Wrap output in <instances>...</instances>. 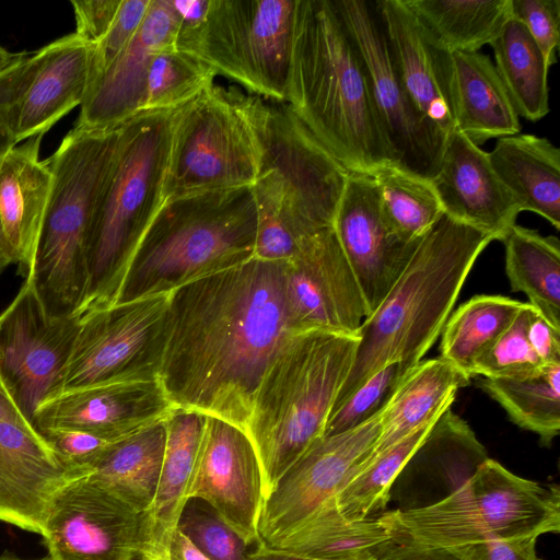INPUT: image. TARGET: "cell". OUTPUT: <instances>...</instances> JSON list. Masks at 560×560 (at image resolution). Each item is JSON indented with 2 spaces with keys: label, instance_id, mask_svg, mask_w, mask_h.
<instances>
[{
  "label": "cell",
  "instance_id": "cell-1",
  "mask_svg": "<svg viewBox=\"0 0 560 560\" xmlns=\"http://www.w3.org/2000/svg\"><path fill=\"white\" fill-rule=\"evenodd\" d=\"M294 332L284 261L254 256L170 293L159 380L174 408L246 431L261 377Z\"/></svg>",
  "mask_w": 560,
  "mask_h": 560
},
{
  "label": "cell",
  "instance_id": "cell-2",
  "mask_svg": "<svg viewBox=\"0 0 560 560\" xmlns=\"http://www.w3.org/2000/svg\"><path fill=\"white\" fill-rule=\"evenodd\" d=\"M285 103L349 173L395 163L334 0H296Z\"/></svg>",
  "mask_w": 560,
  "mask_h": 560
},
{
  "label": "cell",
  "instance_id": "cell-3",
  "mask_svg": "<svg viewBox=\"0 0 560 560\" xmlns=\"http://www.w3.org/2000/svg\"><path fill=\"white\" fill-rule=\"evenodd\" d=\"M492 241L443 214L362 323L354 363L332 409L386 365L400 363L407 373L422 360L441 335L477 258Z\"/></svg>",
  "mask_w": 560,
  "mask_h": 560
},
{
  "label": "cell",
  "instance_id": "cell-4",
  "mask_svg": "<svg viewBox=\"0 0 560 560\" xmlns=\"http://www.w3.org/2000/svg\"><path fill=\"white\" fill-rule=\"evenodd\" d=\"M256 231L253 186L166 200L136 247L113 304L170 293L252 259Z\"/></svg>",
  "mask_w": 560,
  "mask_h": 560
},
{
  "label": "cell",
  "instance_id": "cell-5",
  "mask_svg": "<svg viewBox=\"0 0 560 560\" xmlns=\"http://www.w3.org/2000/svg\"><path fill=\"white\" fill-rule=\"evenodd\" d=\"M358 345L359 337L303 330L291 335L270 361L246 427L260 462L266 498L323 436Z\"/></svg>",
  "mask_w": 560,
  "mask_h": 560
},
{
  "label": "cell",
  "instance_id": "cell-6",
  "mask_svg": "<svg viewBox=\"0 0 560 560\" xmlns=\"http://www.w3.org/2000/svg\"><path fill=\"white\" fill-rule=\"evenodd\" d=\"M177 109L139 112L120 126L88 231L89 282L80 316L114 303L136 247L165 201Z\"/></svg>",
  "mask_w": 560,
  "mask_h": 560
},
{
  "label": "cell",
  "instance_id": "cell-7",
  "mask_svg": "<svg viewBox=\"0 0 560 560\" xmlns=\"http://www.w3.org/2000/svg\"><path fill=\"white\" fill-rule=\"evenodd\" d=\"M390 541L424 548H451L485 540L539 537L559 533L560 492L485 458L444 499L378 517Z\"/></svg>",
  "mask_w": 560,
  "mask_h": 560
},
{
  "label": "cell",
  "instance_id": "cell-8",
  "mask_svg": "<svg viewBox=\"0 0 560 560\" xmlns=\"http://www.w3.org/2000/svg\"><path fill=\"white\" fill-rule=\"evenodd\" d=\"M120 126L106 130L73 127L48 158L52 185L26 278L33 280L52 315H79L83 304L89 282L88 231Z\"/></svg>",
  "mask_w": 560,
  "mask_h": 560
},
{
  "label": "cell",
  "instance_id": "cell-9",
  "mask_svg": "<svg viewBox=\"0 0 560 560\" xmlns=\"http://www.w3.org/2000/svg\"><path fill=\"white\" fill-rule=\"evenodd\" d=\"M242 97L259 147L256 205L272 210L298 242L331 228L350 173L287 103Z\"/></svg>",
  "mask_w": 560,
  "mask_h": 560
},
{
  "label": "cell",
  "instance_id": "cell-10",
  "mask_svg": "<svg viewBox=\"0 0 560 560\" xmlns=\"http://www.w3.org/2000/svg\"><path fill=\"white\" fill-rule=\"evenodd\" d=\"M296 0H207L175 46L248 93L287 102Z\"/></svg>",
  "mask_w": 560,
  "mask_h": 560
},
{
  "label": "cell",
  "instance_id": "cell-11",
  "mask_svg": "<svg viewBox=\"0 0 560 560\" xmlns=\"http://www.w3.org/2000/svg\"><path fill=\"white\" fill-rule=\"evenodd\" d=\"M242 94L238 88L214 82L178 107L165 201L190 192L254 185L259 147Z\"/></svg>",
  "mask_w": 560,
  "mask_h": 560
},
{
  "label": "cell",
  "instance_id": "cell-12",
  "mask_svg": "<svg viewBox=\"0 0 560 560\" xmlns=\"http://www.w3.org/2000/svg\"><path fill=\"white\" fill-rule=\"evenodd\" d=\"M170 293L83 313L50 394L104 382L159 378Z\"/></svg>",
  "mask_w": 560,
  "mask_h": 560
},
{
  "label": "cell",
  "instance_id": "cell-13",
  "mask_svg": "<svg viewBox=\"0 0 560 560\" xmlns=\"http://www.w3.org/2000/svg\"><path fill=\"white\" fill-rule=\"evenodd\" d=\"M334 1L360 56L373 107L395 164L431 180L446 136L425 120L406 94L375 2Z\"/></svg>",
  "mask_w": 560,
  "mask_h": 560
},
{
  "label": "cell",
  "instance_id": "cell-14",
  "mask_svg": "<svg viewBox=\"0 0 560 560\" xmlns=\"http://www.w3.org/2000/svg\"><path fill=\"white\" fill-rule=\"evenodd\" d=\"M79 320V315L49 313L31 278L24 279L0 314V378L32 422L37 406L54 389L68 360Z\"/></svg>",
  "mask_w": 560,
  "mask_h": 560
},
{
  "label": "cell",
  "instance_id": "cell-15",
  "mask_svg": "<svg viewBox=\"0 0 560 560\" xmlns=\"http://www.w3.org/2000/svg\"><path fill=\"white\" fill-rule=\"evenodd\" d=\"M382 411L352 430L318 438L294 462L265 500L261 542L277 544L351 481L374 453Z\"/></svg>",
  "mask_w": 560,
  "mask_h": 560
},
{
  "label": "cell",
  "instance_id": "cell-16",
  "mask_svg": "<svg viewBox=\"0 0 560 560\" xmlns=\"http://www.w3.org/2000/svg\"><path fill=\"white\" fill-rule=\"evenodd\" d=\"M141 521V514L85 475L55 492L42 536L52 560H138Z\"/></svg>",
  "mask_w": 560,
  "mask_h": 560
},
{
  "label": "cell",
  "instance_id": "cell-17",
  "mask_svg": "<svg viewBox=\"0 0 560 560\" xmlns=\"http://www.w3.org/2000/svg\"><path fill=\"white\" fill-rule=\"evenodd\" d=\"M188 499L205 502L246 545L260 542L266 500L260 462L247 432L206 416Z\"/></svg>",
  "mask_w": 560,
  "mask_h": 560
},
{
  "label": "cell",
  "instance_id": "cell-18",
  "mask_svg": "<svg viewBox=\"0 0 560 560\" xmlns=\"http://www.w3.org/2000/svg\"><path fill=\"white\" fill-rule=\"evenodd\" d=\"M284 290L298 331L359 337L368 311L332 226L299 241L294 256L284 261Z\"/></svg>",
  "mask_w": 560,
  "mask_h": 560
},
{
  "label": "cell",
  "instance_id": "cell-19",
  "mask_svg": "<svg viewBox=\"0 0 560 560\" xmlns=\"http://www.w3.org/2000/svg\"><path fill=\"white\" fill-rule=\"evenodd\" d=\"M95 44L74 32L31 54L7 110L13 145L45 135L60 118L82 105L93 81Z\"/></svg>",
  "mask_w": 560,
  "mask_h": 560
},
{
  "label": "cell",
  "instance_id": "cell-20",
  "mask_svg": "<svg viewBox=\"0 0 560 560\" xmlns=\"http://www.w3.org/2000/svg\"><path fill=\"white\" fill-rule=\"evenodd\" d=\"M173 409L159 378L104 382L46 396L33 423L38 431L72 428L118 442L164 421Z\"/></svg>",
  "mask_w": 560,
  "mask_h": 560
},
{
  "label": "cell",
  "instance_id": "cell-21",
  "mask_svg": "<svg viewBox=\"0 0 560 560\" xmlns=\"http://www.w3.org/2000/svg\"><path fill=\"white\" fill-rule=\"evenodd\" d=\"M332 228L369 316L397 281L420 240L406 243L394 235L383 218L373 177L353 173L346 182Z\"/></svg>",
  "mask_w": 560,
  "mask_h": 560
},
{
  "label": "cell",
  "instance_id": "cell-22",
  "mask_svg": "<svg viewBox=\"0 0 560 560\" xmlns=\"http://www.w3.org/2000/svg\"><path fill=\"white\" fill-rule=\"evenodd\" d=\"M182 15L171 0H152L127 46L95 78L73 127L113 129L140 112L150 63L160 50L175 46Z\"/></svg>",
  "mask_w": 560,
  "mask_h": 560
},
{
  "label": "cell",
  "instance_id": "cell-23",
  "mask_svg": "<svg viewBox=\"0 0 560 560\" xmlns=\"http://www.w3.org/2000/svg\"><path fill=\"white\" fill-rule=\"evenodd\" d=\"M445 215L502 241L521 210L489 161L488 152L455 128L446 135L430 180Z\"/></svg>",
  "mask_w": 560,
  "mask_h": 560
},
{
  "label": "cell",
  "instance_id": "cell-24",
  "mask_svg": "<svg viewBox=\"0 0 560 560\" xmlns=\"http://www.w3.org/2000/svg\"><path fill=\"white\" fill-rule=\"evenodd\" d=\"M389 55L416 109L445 136L454 129L451 54L431 38L404 0H375Z\"/></svg>",
  "mask_w": 560,
  "mask_h": 560
},
{
  "label": "cell",
  "instance_id": "cell-25",
  "mask_svg": "<svg viewBox=\"0 0 560 560\" xmlns=\"http://www.w3.org/2000/svg\"><path fill=\"white\" fill-rule=\"evenodd\" d=\"M43 137L19 143L0 161V275L18 266L25 279L33 268L54 178L48 158L39 159Z\"/></svg>",
  "mask_w": 560,
  "mask_h": 560
},
{
  "label": "cell",
  "instance_id": "cell-26",
  "mask_svg": "<svg viewBox=\"0 0 560 560\" xmlns=\"http://www.w3.org/2000/svg\"><path fill=\"white\" fill-rule=\"evenodd\" d=\"M206 415L174 408L165 419L166 444L151 506L142 514L138 560H171L170 548L188 502L190 478Z\"/></svg>",
  "mask_w": 560,
  "mask_h": 560
},
{
  "label": "cell",
  "instance_id": "cell-27",
  "mask_svg": "<svg viewBox=\"0 0 560 560\" xmlns=\"http://www.w3.org/2000/svg\"><path fill=\"white\" fill-rule=\"evenodd\" d=\"M454 128L480 147L520 133V117L494 63L481 52L451 54Z\"/></svg>",
  "mask_w": 560,
  "mask_h": 560
},
{
  "label": "cell",
  "instance_id": "cell-28",
  "mask_svg": "<svg viewBox=\"0 0 560 560\" xmlns=\"http://www.w3.org/2000/svg\"><path fill=\"white\" fill-rule=\"evenodd\" d=\"M489 161L516 201L560 229V150L548 138L516 133L499 138Z\"/></svg>",
  "mask_w": 560,
  "mask_h": 560
},
{
  "label": "cell",
  "instance_id": "cell-29",
  "mask_svg": "<svg viewBox=\"0 0 560 560\" xmlns=\"http://www.w3.org/2000/svg\"><path fill=\"white\" fill-rule=\"evenodd\" d=\"M469 381L441 357L417 363L400 380L382 411L373 455L439 419L452 406L457 390Z\"/></svg>",
  "mask_w": 560,
  "mask_h": 560
},
{
  "label": "cell",
  "instance_id": "cell-30",
  "mask_svg": "<svg viewBox=\"0 0 560 560\" xmlns=\"http://www.w3.org/2000/svg\"><path fill=\"white\" fill-rule=\"evenodd\" d=\"M388 542L380 518L349 521L331 498L270 548L312 560H377Z\"/></svg>",
  "mask_w": 560,
  "mask_h": 560
},
{
  "label": "cell",
  "instance_id": "cell-31",
  "mask_svg": "<svg viewBox=\"0 0 560 560\" xmlns=\"http://www.w3.org/2000/svg\"><path fill=\"white\" fill-rule=\"evenodd\" d=\"M165 444L164 420L114 443L89 476L142 515L155 494Z\"/></svg>",
  "mask_w": 560,
  "mask_h": 560
},
{
  "label": "cell",
  "instance_id": "cell-32",
  "mask_svg": "<svg viewBox=\"0 0 560 560\" xmlns=\"http://www.w3.org/2000/svg\"><path fill=\"white\" fill-rule=\"evenodd\" d=\"M443 50L478 52L512 18L511 0H404Z\"/></svg>",
  "mask_w": 560,
  "mask_h": 560
},
{
  "label": "cell",
  "instance_id": "cell-33",
  "mask_svg": "<svg viewBox=\"0 0 560 560\" xmlns=\"http://www.w3.org/2000/svg\"><path fill=\"white\" fill-rule=\"evenodd\" d=\"M501 242L512 291L525 293L529 304L560 329L559 240L514 224Z\"/></svg>",
  "mask_w": 560,
  "mask_h": 560
},
{
  "label": "cell",
  "instance_id": "cell-34",
  "mask_svg": "<svg viewBox=\"0 0 560 560\" xmlns=\"http://www.w3.org/2000/svg\"><path fill=\"white\" fill-rule=\"evenodd\" d=\"M494 67L518 117L538 121L549 113V67L526 28L511 18L492 42Z\"/></svg>",
  "mask_w": 560,
  "mask_h": 560
},
{
  "label": "cell",
  "instance_id": "cell-35",
  "mask_svg": "<svg viewBox=\"0 0 560 560\" xmlns=\"http://www.w3.org/2000/svg\"><path fill=\"white\" fill-rule=\"evenodd\" d=\"M524 302L501 295H476L448 316L442 332L441 358L468 378L475 361L512 324Z\"/></svg>",
  "mask_w": 560,
  "mask_h": 560
},
{
  "label": "cell",
  "instance_id": "cell-36",
  "mask_svg": "<svg viewBox=\"0 0 560 560\" xmlns=\"http://www.w3.org/2000/svg\"><path fill=\"white\" fill-rule=\"evenodd\" d=\"M481 388L521 429L536 433L549 446L560 432V365L545 366L523 377H483Z\"/></svg>",
  "mask_w": 560,
  "mask_h": 560
},
{
  "label": "cell",
  "instance_id": "cell-37",
  "mask_svg": "<svg viewBox=\"0 0 560 560\" xmlns=\"http://www.w3.org/2000/svg\"><path fill=\"white\" fill-rule=\"evenodd\" d=\"M372 177L385 223L399 240L406 243L421 240L443 217L442 206L429 179L395 163L382 166Z\"/></svg>",
  "mask_w": 560,
  "mask_h": 560
},
{
  "label": "cell",
  "instance_id": "cell-38",
  "mask_svg": "<svg viewBox=\"0 0 560 560\" xmlns=\"http://www.w3.org/2000/svg\"><path fill=\"white\" fill-rule=\"evenodd\" d=\"M436 421L424 424L393 446L372 455L335 497L341 515L349 521H362L383 510L389 500L392 485L423 444Z\"/></svg>",
  "mask_w": 560,
  "mask_h": 560
},
{
  "label": "cell",
  "instance_id": "cell-39",
  "mask_svg": "<svg viewBox=\"0 0 560 560\" xmlns=\"http://www.w3.org/2000/svg\"><path fill=\"white\" fill-rule=\"evenodd\" d=\"M217 73L202 60L166 47L153 57L140 112L183 106L214 83Z\"/></svg>",
  "mask_w": 560,
  "mask_h": 560
},
{
  "label": "cell",
  "instance_id": "cell-40",
  "mask_svg": "<svg viewBox=\"0 0 560 560\" xmlns=\"http://www.w3.org/2000/svg\"><path fill=\"white\" fill-rule=\"evenodd\" d=\"M530 307L529 303H524L508 329L475 361L472 377H523L545 368L528 339Z\"/></svg>",
  "mask_w": 560,
  "mask_h": 560
},
{
  "label": "cell",
  "instance_id": "cell-41",
  "mask_svg": "<svg viewBox=\"0 0 560 560\" xmlns=\"http://www.w3.org/2000/svg\"><path fill=\"white\" fill-rule=\"evenodd\" d=\"M405 374L397 362L381 369L331 410L323 435L352 430L375 417L384 409Z\"/></svg>",
  "mask_w": 560,
  "mask_h": 560
},
{
  "label": "cell",
  "instance_id": "cell-42",
  "mask_svg": "<svg viewBox=\"0 0 560 560\" xmlns=\"http://www.w3.org/2000/svg\"><path fill=\"white\" fill-rule=\"evenodd\" d=\"M178 528L211 560H248L242 539L197 499L186 503Z\"/></svg>",
  "mask_w": 560,
  "mask_h": 560
},
{
  "label": "cell",
  "instance_id": "cell-43",
  "mask_svg": "<svg viewBox=\"0 0 560 560\" xmlns=\"http://www.w3.org/2000/svg\"><path fill=\"white\" fill-rule=\"evenodd\" d=\"M71 478L89 475L116 442L72 428L38 431Z\"/></svg>",
  "mask_w": 560,
  "mask_h": 560
},
{
  "label": "cell",
  "instance_id": "cell-44",
  "mask_svg": "<svg viewBox=\"0 0 560 560\" xmlns=\"http://www.w3.org/2000/svg\"><path fill=\"white\" fill-rule=\"evenodd\" d=\"M512 18L535 40L550 68L560 44V0H511Z\"/></svg>",
  "mask_w": 560,
  "mask_h": 560
},
{
  "label": "cell",
  "instance_id": "cell-45",
  "mask_svg": "<svg viewBox=\"0 0 560 560\" xmlns=\"http://www.w3.org/2000/svg\"><path fill=\"white\" fill-rule=\"evenodd\" d=\"M151 1L121 0L109 30L95 44L93 81L135 36L147 15Z\"/></svg>",
  "mask_w": 560,
  "mask_h": 560
},
{
  "label": "cell",
  "instance_id": "cell-46",
  "mask_svg": "<svg viewBox=\"0 0 560 560\" xmlns=\"http://www.w3.org/2000/svg\"><path fill=\"white\" fill-rule=\"evenodd\" d=\"M75 31L86 42L97 44L109 30L121 0H71Z\"/></svg>",
  "mask_w": 560,
  "mask_h": 560
},
{
  "label": "cell",
  "instance_id": "cell-47",
  "mask_svg": "<svg viewBox=\"0 0 560 560\" xmlns=\"http://www.w3.org/2000/svg\"><path fill=\"white\" fill-rule=\"evenodd\" d=\"M528 339L545 366L560 365V329L553 327L533 306L529 313Z\"/></svg>",
  "mask_w": 560,
  "mask_h": 560
},
{
  "label": "cell",
  "instance_id": "cell-48",
  "mask_svg": "<svg viewBox=\"0 0 560 560\" xmlns=\"http://www.w3.org/2000/svg\"><path fill=\"white\" fill-rule=\"evenodd\" d=\"M30 57V52L21 51L18 60L4 70L0 71V161L13 147H15L8 133L5 117L8 106L15 95Z\"/></svg>",
  "mask_w": 560,
  "mask_h": 560
},
{
  "label": "cell",
  "instance_id": "cell-49",
  "mask_svg": "<svg viewBox=\"0 0 560 560\" xmlns=\"http://www.w3.org/2000/svg\"><path fill=\"white\" fill-rule=\"evenodd\" d=\"M377 560H463L446 548H424L388 542L377 555Z\"/></svg>",
  "mask_w": 560,
  "mask_h": 560
},
{
  "label": "cell",
  "instance_id": "cell-50",
  "mask_svg": "<svg viewBox=\"0 0 560 560\" xmlns=\"http://www.w3.org/2000/svg\"><path fill=\"white\" fill-rule=\"evenodd\" d=\"M170 556L171 560H211L178 527L172 538Z\"/></svg>",
  "mask_w": 560,
  "mask_h": 560
},
{
  "label": "cell",
  "instance_id": "cell-51",
  "mask_svg": "<svg viewBox=\"0 0 560 560\" xmlns=\"http://www.w3.org/2000/svg\"><path fill=\"white\" fill-rule=\"evenodd\" d=\"M248 560H312L288 555L278 549L270 548L264 542L256 545L253 552L248 553Z\"/></svg>",
  "mask_w": 560,
  "mask_h": 560
},
{
  "label": "cell",
  "instance_id": "cell-52",
  "mask_svg": "<svg viewBox=\"0 0 560 560\" xmlns=\"http://www.w3.org/2000/svg\"><path fill=\"white\" fill-rule=\"evenodd\" d=\"M21 52H11L0 45V71L8 68L20 57Z\"/></svg>",
  "mask_w": 560,
  "mask_h": 560
},
{
  "label": "cell",
  "instance_id": "cell-53",
  "mask_svg": "<svg viewBox=\"0 0 560 560\" xmlns=\"http://www.w3.org/2000/svg\"><path fill=\"white\" fill-rule=\"evenodd\" d=\"M0 560H25V559H21V558L15 557L14 555L5 552L0 557ZM37 560H52V559L47 555V557L37 559Z\"/></svg>",
  "mask_w": 560,
  "mask_h": 560
}]
</instances>
